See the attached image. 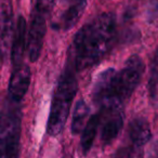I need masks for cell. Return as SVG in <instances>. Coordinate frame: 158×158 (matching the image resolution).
Instances as JSON below:
<instances>
[{"mask_svg": "<svg viewBox=\"0 0 158 158\" xmlns=\"http://www.w3.org/2000/svg\"><path fill=\"white\" fill-rule=\"evenodd\" d=\"M123 108H100L102 130L101 140L104 144H110L118 136L123 126Z\"/></svg>", "mask_w": 158, "mask_h": 158, "instance_id": "ba28073f", "label": "cell"}, {"mask_svg": "<svg viewBox=\"0 0 158 158\" xmlns=\"http://www.w3.org/2000/svg\"><path fill=\"white\" fill-rule=\"evenodd\" d=\"M113 158H142V151L133 145L121 146L115 152Z\"/></svg>", "mask_w": 158, "mask_h": 158, "instance_id": "9a60e30c", "label": "cell"}, {"mask_svg": "<svg viewBox=\"0 0 158 158\" xmlns=\"http://www.w3.org/2000/svg\"><path fill=\"white\" fill-rule=\"evenodd\" d=\"M152 6L149 8V15L153 18L154 13H158V0H151Z\"/></svg>", "mask_w": 158, "mask_h": 158, "instance_id": "ac0fdd59", "label": "cell"}, {"mask_svg": "<svg viewBox=\"0 0 158 158\" xmlns=\"http://www.w3.org/2000/svg\"><path fill=\"white\" fill-rule=\"evenodd\" d=\"M22 108L8 99L0 110V158L20 157Z\"/></svg>", "mask_w": 158, "mask_h": 158, "instance_id": "277c9868", "label": "cell"}, {"mask_svg": "<svg viewBox=\"0 0 158 158\" xmlns=\"http://www.w3.org/2000/svg\"><path fill=\"white\" fill-rule=\"evenodd\" d=\"M100 121H101V114H100V112H98L97 114L92 115L90 117L86 127H85L84 131H82L81 140H80V146H81V151L84 155L88 154V152L92 147L94 139L98 133Z\"/></svg>", "mask_w": 158, "mask_h": 158, "instance_id": "7c38bea8", "label": "cell"}, {"mask_svg": "<svg viewBox=\"0 0 158 158\" xmlns=\"http://www.w3.org/2000/svg\"><path fill=\"white\" fill-rule=\"evenodd\" d=\"M116 33V18L114 14L105 12L95 16L76 33L66 63L76 73L92 68L112 50Z\"/></svg>", "mask_w": 158, "mask_h": 158, "instance_id": "6da1fadb", "label": "cell"}, {"mask_svg": "<svg viewBox=\"0 0 158 158\" xmlns=\"http://www.w3.org/2000/svg\"><path fill=\"white\" fill-rule=\"evenodd\" d=\"M47 19L48 16L37 11L31 12V25L27 36L26 49L31 62H36L40 57L44 47V37L47 31Z\"/></svg>", "mask_w": 158, "mask_h": 158, "instance_id": "5b68a950", "label": "cell"}, {"mask_svg": "<svg viewBox=\"0 0 158 158\" xmlns=\"http://www.w3.org/2000/svg\"><path fill=\"white\" fill-rule=\"evenodd\" d=\"M147 158H158V142L152 145V147L149 148Z\"/></svg>", "mask_w": 158, "mask_h": 158, "instance_id": "e0dca14e", "label": "cell"}, {"mask_svg": "<svg viewBox=\"0 0 158 158\" xmlns=\"http://www.w3.org/2000/svg\"><path fill=\"white\" fill-rule=\"evenodd\" d=\"M55 0H35V6H34V11H37L39 13L49 16L51 11L54 7Z\"/></svg>", "mask_w": 158, "mask_h": 158, "instance_id": "2e32d148", "label": "cell"}, {"mask_svg": "<svg viewBox=\"0 0 158 158\" xmlns=\"http://www.w3.org/2000/svg\"><path fill=\"white\" fill-rule=\"evenodd\" d=\"M31 69L26 64L23 63L22 65L13 67L8 88V95L10 101L22 103L31 85Z\"/></svg>", "mask_w": 158, "mask_h": 158, "instance_id": "9c48e42d", "label": "cell"}, {"mask_svg": "<svg viewBox=\"0 0 158 158\" xmlns=\"http://www.w3.org/2000/svg\"><path fill=\"white\" fill-rule=\"evenodd\" d=\"M89 115V106L84 99H80L76 103L73 112L72 120V133L78 134L84 128L85 121Z\"/></svg>", "mask_w": 158, "mask_h": 158, "instance_id": "5bb4252c", "label": "cell"}, {"mask_svg": "<svg viewBox=\"0 0 158 158\" xmlns=\"http://www.w3.org/2000/svg\"><path fill=\"white\" fill-rule=\"evenodd\" d=\"M78 91L76 72L68 63L65 64L63 72L57 81L56 88L51 103L47 132L49 135H59L65 127L66 120L69 115L73 100Z\"/></svg>", "mask_w": 158, "mask_h": 158, "instance_id": "3957f363", "label": "cell"}, {"mask_svg": "<svg viewBox=\"0 0 158 158\" xmlns=\"http://www.w3.org/2000/svg\"><path fill=\"white\" fill-rule=\"evenodd\" d=\"M148 99L153 105H158V49L151 62V70L148 78Z\"/></svg>", "mask_w": 158, "mask_h": 158, "instance_id": "4fadbf2b", "label": "cell"}, {"mask_svg": "<svg viewBox=\"0 0 158 158\" xmlns=\"http://www.w3.org/2000/svg\"><path fill=\"white\" fill-rule=\"evenodd\" d=\"M87 0H60V9L52 27L56 31H65L76 25L84 13Z\"/></svg>", "mask_w": 158, "mask_h": 158, "instance_id": "8992f818", "label": "cell"}, {"mask_svg": "<svg viewBox=\"0 0 158 158\" xmlns=\"http://www.w3.org/2000/svg\"><path fill=\"white\" fill-rule=\"evenodd\" d=\"M13 38L12 0H0V59L5 61L11 51Z\"/></svg>", "mask_w": 158, "mask_h": 158, "instance_id": "52a82bcc", "label": "cell"}, {"mask_svg": "<svg viewBox=\"0 0 158 158\" xmlns=\"http://www.w3.org/2000/svg\"><path fill=\"white\" fill-rule=\"evenodd\" d=\"M26 33V20H25V18L23 15H19L11 44V60L13 67H16V66H20L23 64V59H24V53L27 42Z\"/></svg>", "mask_w": 158, "mask_h": 158, "instance_id": "30bf717a", "label": "cell"}, {"mask_svg": "<svg viewBox=\"0 0 158 158\" xmlns=\"http://www.w3.org/2000/svg\"><path fill=\"white\" fill-rule=\"evenodd\" d=\"M128 133L132 145L138 148H142L152 138L149 123L143 117H136L130 121Z\"/></svg>", "mask_w": 158, "mask_h": 158, "instance_id": "8fae6325", "label": "cell"}, {"mask_svg": "<svg viewBox=\"0 0 158 158\" xmlns=\"http://www.w3.org/2000/svg\"><path fill=\"white\" fill-rule=\"evenodd\" d=\"M144 70V62L139 55H131L119 70L113 67L103 70L93 86V103L100 108H123L140 85Z\"/></svg>", "mask_w": 158, "mask_h": 158, "instance_id": "7a4b0ae2", "label": "cell"}]
</instances>
